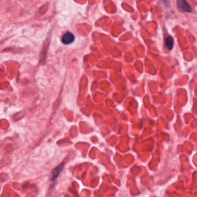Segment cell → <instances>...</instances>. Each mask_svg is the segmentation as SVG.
Returning <instances> with one entry per match:
<instances>
[{"label": "cell", "mask_w": 197, "mask_h": 197, "mask_svg": "<svg viewBox=\"0 0 197 197\" xmlns=\"http://www.w3.org/2000/svg\"><path fill=\"white\" fill-rule=\"evenodd\" d=\"M176 5L179 11L191 12L193 9L187 0H176Z\"/></svg>", "instance_id": "6da1fadb"}, {"label": "cell", "mask_w": 197, "mask_h": 197, "mask_svg": "<svg viewBox=\"0 0 197 197\" xmlns=\"http://www.w3.org/2000/svg\"><path fill=\"white\" fill-rule=\"evenodd\" d=\"M163 3V4L165 5V6H168L169 4V0H161Z\"/></svg>", "instance_id": "5b68a950"}, {"label": "cell", "mask_w": 197, "mask_h": 197, "mask_svg": "<svg viewBox=\"0 0 197 197\" xmlns=\"http://www.w3.org/2000/svg\"><path fill=\"white\" fill-rule=\"evenodd\" d=\"M174 45V40L171 36H168L165 39V46L168 50H172Z\"/></svg>", "instance_id": "277c9868"}, {"label": "cell", "mask_w": 197, "mask_h": 197, "mask_svg": "<svg viewBox=\"0 0 197 197\" xmlns=\"http://www.w3.org/2000/svg\"><path fill=\"white\" fill-rule=\"evenodd\" d=\"M64 167V163H62L60 165H58L56 168L54 169L52 171V173H51L50 179L52 180L53 181L54 180L57 179V178L60 174V173L62 171Z\"/></svg>", "instance_id": "3957f363"}, {"label": "cell", "mask_w": 197, "mask_h": 197, "mask_svg": "<svg viewBox=\"0 0 197 197\" xmlns=\"http://www.w3.org/2000/svg\"><path fill=\"white\" fill-rule=\"evenodd\" d=\"M75 40V36L71 32L65 33L61 38V42L65 45L71 44Z\"/></svg>", "instance_id": "7a4b0ae2"}]
</instances>
